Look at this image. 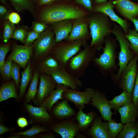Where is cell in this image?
<instances>
[{"label": "cell", "instance_id": "cell-1", "mask_svg": "<svg viewBox=\"0 0 138 138\" xmlns=\"http://www.w3.org/2000/svg\"><path fill=\"white\" fill-rule=\"evenodd\" d=\"M96 13L88 18L91 38L90 45L96 51H99L103 48L105 38L112 33L113 26L107 15L100 12Z\"/></svg>", "mask_w": 138, "mask_h": 138}, {"label": "cell", "instance_id": "cell-2", "mask_svg": "<svg viewBox=\"0 0 138 138\" xmlns=\"http://www.w3.org/2000/svg\"><path fill=\"white\" fill-rule=\"evenodd\" d=\"M85 14L84 11L73 6L58 5L44 9L41 14V18L46 24H52L65 20H76L84 17Z\"/></svg>", "mask_w": 138, "mask_h": 138}, {"label": "cell", "instance_id": "cell-3", "mask_svg": "<svg viewBox=\"0 0 138 138\" xmlns=\"http://www.w3.org/2000/svg\"><path fill=\"white\" fill-rule=\"evenodd\" d=\"M117 40L116 38L112 39L109 36L106 37L105 39V47L102 48L103 53L99 57H95L92 62L104 75L113 73L117 68Z\"/></svg>", "mask_w": 138, "mask_h": 138}, {"label": "cell", "instance_id": "cell-4", "mask_svg": "<svg viewBox=\"0 0 138 138\" xmlns=\"http://www.w3.org/2000/svg\"><path fill=\"white\" fill-rule=\"evenodd\" d=\"M96 50L88 45L71 58L67 62L65 68L70 73L79 78L85 71L95 57Z\"/></svg>", "mask_w": 138, "mask_h": 138}, {"label": "cell", "instance_id": "cell-5", "mask_svg": "<svg viewBox=\"0 0 138 138\" xmlns=\"http://www.w3.org/2000/svg\"><path fill=\"white\" fill-rule=\"evenodd\" d=\"M112 33L115 35L118 41L120 48L118 56V65L119 68L116 75H113L112 74L114 78L118 80L124 69L135 56L131 49L129 41L125 36L123 30L119 25H116L113 26Z\"/></svg>", "mask_w": 138, "mask_h": 138}, {"label": "cell", "instance_id": "cell-6", "mask_svg": "<svg viewBox=\"0 0 138 138\" xmlns=\"http://www.w3.org/2000/svg\"><path fill=\"white\" fill-rule=\"evenodd\" d=\"M86 42L84 40L61 42L56 44L51 54L65 68L68 61L78 53Z\"/></svg>", "mask_w": 138, "mask_h": 138}, {"label": "cell", "instance_id": "cell-7", "mask_svg": "<svg viewBox=\"0 0 138 138\" xmlns=\"http://www.w3.org/2000/svg\"><path fill=\"white\" fill-rule=\"evenodd\" d=\"M56 44L53 31L50 30L44 31L34 43L36 56L38 57L48 56Z\"/></svg>", "mask_w": 138, "mask_h": 138}, {"label": "cell", "instance_id": "cell-8", "mask_svg": "<svg viewBox=\"0 0 138 138\" xmlns=\"http://www.w3.org/2000/svg\"><path fill=\"white\" fill-rule=\"evenodd\" d=\"M138 60V57L135 56L130 61L118 79L120 80L122 89L130 94L132 93L137 73Z\"/></svg>", "mask_w": 138, "mask_h": 138}, {"label": "cell", "instance_id": "cell-9", "mask_svg": "<svg viewBox=\"0 0 138 138\" xmlns=\"http://www.w3.org/2000/svg\"><path fill=\"white\" fill-rule=\"evenodd\" d=\"M95 91L91 87L86 88L84 91L68 88L63 93V97L73 102L79 109H83L84 105L89 103Z\"/></svg>", "mask_w": 138, "mask_h": 138}, {"label": "cell", "instance_id": "cell-10", "mask_svg": "<svg viewBox=\"0 0 138 138\" xmlns=\"http://www.w3.org/2000/svg\"><path fill=\"white\" fill-rule=\"evenodd\" d=\"M114 7L113 0H109L105 4L95 5L93 6V9L94 12L102 13L107 15L111 21L118 24L122 28L124 34H126L129 29L130 25L128 20L122 19L116 14L113 10Z\"/></svg>", "mask_w": 138, "mask_h": 138}, {"label": "cell", "instance_id": "cell-11", "mask_svg": "<svg viewBox=\"0 0 138 138\" xmlns=\"http://www.w3.org/2000/svg\"><path fill=\"white\" fill-rule=\"evenodd\" d=\"M57 84L64 85L71 89L79 90L83 86L79 78L70 73L64 68L51 72L50 75Z\"/></svg>", "mask_w": 138, "mask_h": 138}, {"label": "cell", "instance_id": "cell-12", "mask_svg": "<svg viewBox=\"0 0 138 138\" xmlns=\"http://www.w3.org/2000/svg\"><path fill=\"white\" fill-rule=\"evenodd\" d=\"M57 84L50 75L43 73L40 76V81L37 95L34 103L40 105L50 93L56 87Z\"/></svg>", "mask_w": 138, "mask_h": 138}, {"label": "cell", "instance_id": "cell-13", "mask_svg": "<svg viewBox=\"0 0 138 138\" xmlns=\"http://www.w3.org/2000/svg\"><path fill=\"white\" fill-rule=\"evenodd\" d=\"M32 48L31 45H15L8 59H10L23 69L26 68L31 56Z\"/></svg>", "mask_w": 138, "mask_h": 138}, {"label": "cell", "instance_id": "cell-14", "mask_svg": "<svg viewBox=\"0 0 138 138\" xmlns=\"http://www.w3.org/2000/svg\"><path fill=\"white\" fill-rule=\"evenodd\" d=\"M88 27V18L84 17L75 20L68 38L65 41H86L89 34Z\"/></svg>", "mask_w": 138, "mask_h": 138}, {"label": "cell", "instance_id": "cell-15", "mask_svg": "<svg viewBox=\"0 0 138 138\" xmlns=\"http://www.w3.org/2000/svg\"><path fill=\"white\" fill-rule=\"evenodd\" d=\"M116 10L128 20L138 17V3L130 0H112Z\"/></svg>", "mask_w": 138, "mask_h": 138}, {"label": "cell", "instance_id": "cell-16", "mask_svg": "<svg viewBox=\"0 0 138 138\" xmlns=\"http://www.w3.org/2000/svg\"><path fill=\"white\" fill-rule=\"evenodd\" d=\"M91 100L90 103L98 109L104 120L108 121L111 120L113 113L111 111V108L109 101L104 95L95 91Z\"/></svg>", "mask_w": 138, "mask_h": 138}, {"label": "cell", "instance_id": "cell-17", "mask_svg": "<svg viewBox=\"0 0 138 138\" xmlns=\"http://www.w3.org/2000/svg\"><path fill=\"white\" fill-rule=\"evenodd\" d=\"M72 20H65L52 23L53 32L55 34L56 43L67 39L73 23Z\"/></svg>", "mask_w": 138, "mask_h": 138}, {"label": "cell", "instance_id": "cell-18", "mask_svg": "<svg viewBox=\"0 0 138 138\" xmlns=\"http://www.w3.org/2000/svg\"><path fill=\"white\" fill-rule=\"evenodd\" d=\"M69 87L62 84H57L54 90L52 91L40 105V106L46 110H51L53 105L59 100L63 99V93Z\"/></svg>", "mask_w": 138, "mask_h": 138}, {"label": "cell", "instance_id": "cell-19", "mask_svg": "<svg viewBox=\"0 0 138 138\" xmlns=\"http://www.w3.org/2000/svg\"><path fill=\"white\" fill-rule=\"evenodd\" d=\"M52 129L54 132L59 134L62 138H73L79 130L78 125L69 121L57 124Z\"/></svg>", "mask_w": 138, "mask_h": 138}, {"label": "cell", "instance_id": "cell-20", "mask_svg": "<svg viewBox=\"0 0 138 138\" xmlns=\"http://www.w3.org/2000/svg\"><path fill=\"white\" fill-rule=\"evenodd\" d=\"M89 131L93 138H111L105 123H103L99 117L94 120Z\"/></svg>", "mask_w": 138, "mask_h": 138}, {"label": "cell", "instance_id": "cell-21", "mask_svg": "<svg viewBox=\"0 0 138 138\" xmlns=\"http://www.w3.org/2000/svg\"><path fill=\"white\" fill-rule=\"evenodd\" d=\"M118 110L123 123L135 122L137 114V108L133 102L120 108Z\"/></svg>", "mask_w": 138, "mask_h": 138}, {"label": "cell", "instance_id": "cell-22", "mask_svg": "<svg viewBox=\"0 0 138 138\" xmlns=\"http://www.w3.org/2000/svg\"><path fill=\"white\" fill-rule=\"evenodd\" d=\"M45 57L40 64L43 73L50 75L52 72L64 68L61 64L51 54Z\"/></svg>", "mask_w": 138, "mask_h": 138}, {"label": "cell", "instance_id": "cell-23", "mask_svg": "<svg viewBox=\"0 0 138 138\" xmlns=\"http://www.w3.org/2000/svg\"><path fill=\"white\" fill-rule=\"evenodd\" d=\"M132 99V94L123 89L120 95L109 101L111 108L117 110L120 108L131 103Z\"/></svg>", "mask_w": 138, "mask_h": 138}, {"label": "cell", "instance_id": "cell-24", "mask_svg": "<svg viewBox=\"0 0 138 138\" xmlns=\"http://www.w3.org/2000/svg\"><path fill=\"white\" fill-rule=\"evenodd\" d=\"M83 109H79L76 117L78 123V126L80 130L86 129L91 124L95 116L92 112L85 113L83 111Z\"/></svg>", "mask_w": 138, "mask_h": 138}, {"label": "cell", "instance_id": "cell-25", "mask_svg": "<svg viewBox=\"0 0 138 138\" xmlns=\"http://www.w3.org/2000/svg\"><path fill=\"white\" fill-rule=\"evenodd\" d=\"M10 98H18L15 85L14 82L7 83L2 85L0 89V102Z\"/></svg>", "mask_w": 138, "mask_h": 138}, {"label": "cell", "instance_id": "cell-26", "mask_svg": "<svg viewBox=\"0 0 138 138\" xmlns=\"http://www.w3.org/2000/svg\"><path fill=\"white\" fill-rule=\"evenodd\" d=\"M68 100L63 99L55 107L54 114L59 117H67L73 115L74 113L73 109L68 104Z\"/></svg>", "mask_w": 138, "mask_h": 138}, {"label": "cell", "instance_id": "cell-27", "mask_svg": "<svg viewBox=\"0 0 138 138\" xmlns=\"http://www.w3.org/2000/svg\"><path fill=\"white\" fill-rule=\"evenodd\" d=\"M25 106L30 114L36 119L48 120L51 118V116L47 112L46 110L40 106L35 107L30 104H28L27 103L25 104Z\"/></svg>", "mask_w": 138, "mask_h": 138}, {"label": "cell", "instance_id": "cell-28", "mask_svg": "<svg viewBox=\"0 0 138 138\" xmlns=\"http://www.w3.org/2000/svg\"><path fill=\"white\" fill-rule=\"evenodd\" d=\"M138 133V124L133 122H129L123 126L117 138H133Z\"/></svg>", "mask_w": 138, "mask_h": 138}, {"label": "cell", "instance_id": "cell-29", "mask_svg": "<svg viewBox=\"0 0 138 138\" xmlns=\"http://www.w3.org/2000/svg\"><path fill=\"white\" fill-rule=\"evenodd\" d=\"M31 70L30 64L28 63L24 70L21 73V78L19 94L20 97H22L24 94L31 79Z\"/></svg>", "mask_w": 138, "mask_h": 138}, {"label": "cell", "instance_id": "cell-30", "mask_svg": "<svg viewBox=\"0 0 138 138\" xmlns=\"http://www.w3.org/2000/svg\"><path fill=\"white\" fill-rule=\"evenodd\" d=\"M124 36L129 41L131 49L135 56L138 57V33L135 29H129Z\"/></svg>", "mask_w": 138, "mask_h": 138}, {"label": "cell", "instance_id": "cell-31", "mask_svg": "<svg viewBox=\"0 0 138 138\" xmlns=\"http://www.w3.org/2000/svg\"><path fill=\"white\" fill-rule=\"evenodd\" d=\"M38 79V74L36 72L33 75L26 95V100L27 103L33 100L37 94Z\"/></svg>", "mask_w": 138, "mask_h": 138}, {"label": "cell", "instance_id": "cell-32", "mask_svg": "<svg viewBox=\"0 0 138 138\" xmlns=\"http://www.w3.org/2000/svg\"><path fill=\"white\" fill-rule=\"evenodd\" d=\"M18 11L26 9L32 13L34 6L31 0H9Z\"/></svg>", "mask_w": 138, "mask_h": 138}, {"label": "cell", "instance_id": "cell-33", "mask_svg": "<svg viewBox=\"0 0 138 138\" xmlns=\"http://www.w3.org/2000/svg\"><path fill=\"white\" fill-rule=\"evenodd\" d=\"M105 123L111 138H115L117 136L123 126L121 123H117L112 120Z\"/></svg>", "mask_w": 138, "mask_h": 138}, {"label": "cell", "instance_id": "cell-34", "mask_svg": "<svg viewBox=\"0 0 138 138\" xmlns=\"http://www.w3.org/2000/svg\"><path fill=\"white\" fill-rule=\"evenodd\" d=\"M48 130L43 126H40L38 125L33 126L30 129L25 131L19 132L16 135H22L28 136H31L40 132H49Z\"/></svg>", "mask_w": 138, "mask_h": 138}, {"label": "cell", "instance_id": "cell-35", "mask_svg": "<svg viewBox=\"0 0 138 138\" xmlns=\"http://www.w3.org/2000/svg\"><path fill=\"white\" fill-rule=\"evenodd\" d=\"M15 29V26L14 24L9 21L5 22L4 25L3 35V40L4 42H7L12 37Z\"/></svg>", "mask_w": 138, "mask_h": 138}, {"label": "cell", "instance_id": "cell-36", "mask_svg": "<svg viewBox=\"0 0 138 138\" xmlns=\"http://www.w3.org/2000/svg\"><path fill=\"white\" fill-rule=\"evenodd\" d=\"M21 67L16 63L13 61L11 71V77L14 80L15 84L18 87L20 82V70Z\"/></svg>", "mask_w": 138, "mask_h": 138}, {"label": "cell", "instance_id": "cell-37", "mask_svg": "<svg viewBox=\"0 0 138 138\" xmlns=\"http://www.w3.org/2000/svg\"><path fill=\"white\" fill-rule=\"evenodd\" d=\"M10 50L9 45L6 44L1 45L0 47V71L2 72L3 66L5 62L6 55Z\"/></svg>", "mask_w": 138, "mask_h": 138}, {"label": "cell", "instance_id": "cell-38", "mask_svg": "<svg viewBox=\"0 0 138 138\" xmlns=\"http://www.w3.org/2000/svg\"><path fill=\"white\" fill-rule=\"evenodd\" d=\"M27 34L25 30L22 28H19L15 30L12 38L24 43Z\"/></svg>", "mask_w": 138, "mask_h": 138}, {"label": "cell", "instance_id": "cell-39", "mask_svg": "<svg viewBox=\"0 0 138 138\" xmlns=\"http://www.w3.org/2000/svg\"><path fill=\"white\" fill-rule=\"evenodd\" d=\"M12 61L8 59L5 61L1 74L7 79L11 77V71Z\"/></svg>", "mask_w": 138, "mask_h": 138}, {"label": "cell", "instance_id": "cell-40", "mask_svg": "<svg viewBox=\"0 0 138 138\" xmlns=\"http://www.w3.org/2000/svg\"><path fill=\"white\" fill-rule=\"evenodd\" d=\"M132 101L135 107L138 108V69L132 92Z\"/></svg>", "mask_w": 138, "mask_h": 138}, {"label": "cell", "instance_id": "cell-41", "mask_svg": "<svg viewBox=\"0 0 138 138\" xmlns=\"http://www.w3.org/2000/svg\"><path fill=\"white\" fill-rule=\"evenodd\" d=\"M40 34L33 30L28 33L24 43L25 45H30L35 40L38 38Z\"/></svg>", "mask_w": 138, "mask_h": 138}, {"label": "cell", "instance_id": "cell-42", "mask_svg": "<svg viewBox=\"0 0 138 138\" xmlns=\"http://www.w3.org/2000/svg\"><path fill=\"white\" fill-rule=\"evenodd\" d=\"M78 3L81 5L90 12H94L92 0H75Z\"/></svg>", "mask_w": 138, "mask_h": 138}, {"label": "cell", "instance_id": "cell-43", "mask_svg": "<svg viewBox=\"0 0 138 138\" xmlns=\"http://www.w3.org/2000/svg\"><path fill=\"white\" fill-rule=\"evenodd\" d=\"M46 24L44 22H36L33 27V30L38 33L41 34L47 28Z\"/></svg>", "mask_w": 138, "mask_h": 138}, {"label": "cell", "instance_id": "cell-44", "mask_svg": "<svg viewBox=\"0 0 138 138\" xmlns=\"http://www.w3.org/2000/svg\"><path fill=\"white\" fill-rule=\"evenodd\" d=\"M9 20L14 24H18L21 20V18L19 15L17 13L12 12L9 14L7 16Z\"/></svg>", "mask_w": 138, "mask_h": 138}, {"label": "cell", "instance_id": "cell-45", "mask_svg": "<svg viewBox=\"0 0 138 138\" xmlns=\"http://www.w3.org/2000/svg\"><path fill=\"white\" fill-rule=\"evenodd\" d=\"M17 123L18 126L21 128H23L27 126L28 124L26 119L23 117L19 118L17 120Z\"/></svg>", "mask_w": 138, "mask_h": 138}, {"label": "cell", "instance_id": "cell-46", "mask_svg": "<svg viewBox=\"0 0 138 138\" xmlns=\"http://www.w3.org/2000/svg\"><path fill=\"white\" fill-rule=\"evenodd\" d=\"M12 130V128H9L5 126L3 124L0 125V135L5 133L11 131Z\"/></svg>", "mask_w": 138, "mask_h": 138}, {"label": "cell", "instance_id": "cell-47", "mask_svg": "<svg viewBox=\"0 0 138 138\" xmlns=\"http://www.w3.org/2000/svg\"><path fill=\"white\" fill-rule=\"evenodd\" d=\"M56 0H39L38 3L41 5H50Z\"/></svg>", "mask_w": 138, "mask_h": 138}, {"label": "cell", "instance_id": "cell-48", "mask_svg": "<svg viewBox=\"0 0 138 138\" xmlns=\"http://www.w3.org/2000/svg\"><path fill=\"white\" fill-rule=\"evenodd\" d=\"M130 21L133 23L135 29L138 32V17L131 18L130 19Z\"/></svg>", "mask_w": 138, "mask_h": 138}, {"label": "cell", "instance_id": "cell-49", "mask_svg": "<svg viewBox=\"0 0 138 138\" xmlns=\"http://www.w3.org/2000/svg\"><path fill=\"white\" fill-rule=\"evenodd\" d=\"M7 12V10L6 8L3 6H0V15L1 16H2L6 14Z\"/></svg>", "mask_w": 138, "mask_h": 138}, {"label": "cell", "instance_id": "cell-50", "mask_svg": "<svg viewBox=\"0 0 138 138\" xmlns=\"http://www.w3.org/2000/svg\"><path fill=\"white\" fill-rule=\"evenodd\" d=\"M109 0H94V3L95 5L102 4L107 3Z\"/></svg>", "mask_w": 138, "mask_h": 138}, {"label": "cell", "instance_id": "cell-51", "mask_svg": "<svg viewBox=\"0 0 138 138\" xmlns=\"http://www.w3.org/2000/svg\"><path fill=\"white\" fill-rule=\"evenodd\" d=\"M40 137L42 138H53L55 137L53 135L50 134L41 135L40 136Z\"/></svg>", "mask_w": 138, "mask_h": 138}, {"label": "cell", "instance_id": "cell-52", "mask_svg": "<svg viewBox=\"0 0 138 138\" xmlns=\"http://www.w3.org/2000/svg\"><path fill=\"white\" fill-rule=\"evenodd\" d=\"M20 135H13L12 136H10L8 138H20Z\"/></svg>", "mask_w": 138, "mask_h": 138}, {"label": "cell", "instance_id": "cell-53", "mask_svg": "<svg viewBox=\"0 0 138 138\" xmlns=\"http://www.w3.org/2000/svg\"><path fill=\"white\" fill-rule=\"evenodd\" d=\"M1 2L3 4H5L6 3L5 0H0Z\"/></svg>", "mask_w": 138, "mask_h": 138}, {"label": "cell", "instance_id": "cell-54", "mask_svg": "<svg viewBox=\"0 0 138 138\" xmlns=\"http://www.w3.org/2000/svg\"><path fill=\"white\" fill-rule=\"evenodd\" d=\"M32 0L34 1L35 2H38L39 0Z\"/></svg>", "mask_w": 138, "mask_h": 138}, {"label": "cell", "instance_id": "cell-55", "mask_svg": "<svg viewBox=\"0 0 138 138\" xmlns=\"http://www.w3.org/2000/svg\"><path fill=\"white\" fill-rule=\"evenodd\" d=\"M135 138H138V133L137 134V135H136V136Z\"/></svg>", "mask_w": 138, "mask_h": 138}, {"label": "cell", "instance_id": "cell-56", "mask_svg": "<svg viewBox=\"0 0 138 138\" xmlns=\"http://www.w3.org/2000/svg\"></svg>", "mask_w": 138, "mask_h": 138}]
</instances>
